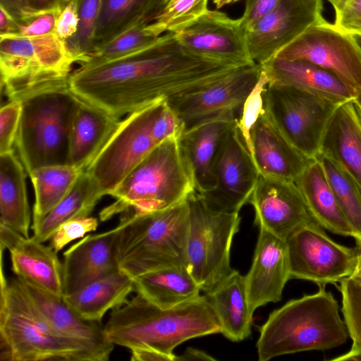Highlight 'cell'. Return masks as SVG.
<instances>
[{
	"mask_svg": "<svg viewBox=\"0 0 361 361\" xmlns=\"http://www.w3.org/2000/svg\"><path fill=\"white\" fill-rule=\"evenodd\" d=\"M185 49L173 32L153 44L106 63L80 66L69 87L81 100L120 118L161 100L218 80L241 67Z\"/></svg>",
	"mask_w": 361,
	"mask_h": 361,
	"instance_id": "obj_1",
	"label": "cell"
},
{
	"mask_svg": "<svg viewBox=\"0 0 361 361\" xmlns=\"http://www.w3.org/2000/svg\"><path fill=\"white\" fill-rule=\"evenodd\" d=\"M104 330L114 345L130 350L150 348L175 355L174 348L183 342L221 334V326L206 295L164 309L137 293L112 310Z\"/></svg>",
	"mask_w": 361,
	"mask_h": 361,
	"instance_id": "obj_2",
	"label": "cell"
},
{
	"mask_svg": "<svg viewBox=\"0 0 361 361\" xmlns=\"http://www.w3.org/2000/svg\"><path fill=\"white\" fill-rule=\"evenodd\" d=\"M348 336L337 300L319 286L317 293L289 300L270 313L259 327L258 359L330 349L345 343Z\"/></svg>",
	"mask_w": 361,
	"mask_h": 361,
	"instance_id": "obj_3",
	"label": "cell"
},
{
	"mask_svg": "<svg viewBox=\"0 0 361 361\" xmlns=\"http://www.w3.org/2000/svg\"><path fill=\"white\" fill-rule=\"evenodd\" d=\"M187 200L166 209L127 214L117 226L118 268L132 279L157 269L188 265Z\"/></svg>",
	"mask_w": 361,
	"mask_h": 361,
	"instance_id": "obj_4",
	"label": "cell"
},
{
	"mask_svg": "<svg viewBox=\"0 0 361 361\" xmlns=\"http://www.w3.org/2000/svg\"><path fill=\"white\" fill-rule=\"evenodd\" d=\"M1 268L0 360L92 361L78 343L49 323L18 283Z\"/></svg>",
	"mask_w": 361,
	"mask_h": 361,
	"instance_id": "obj_5",
	"label": "cell"
},
{
	"mask_svg": "<svg viewBox=\"0 0 361 361\" xmlns=\"http://www.w3.org/2000/svg\"><path fill=\"white\" fill-rule=\"evenodd\" d=\"M183 133V125L167 100L157 102L120 120L85 171L103 196L109 195L155 147Z\"/></svg>",
	"mask_w": 361,
	"mask_h": 361,
	"instance_id": "obj_6",
	"label": "cell"
},
{
	"mask_svg": "<svg viewBox=\"0 0 361 361\" xmlns=\"http://www.w3.org/2000/svg\"><path fill=\"white\" fill-rule=\"evenodd\" d=\"M20 101L15 148L27 173L42 166L68 164L71 128L82 101L68 82L44 88Z\"/></svg>",
	"mask_w": 361,
	"mask_h": 361,
	"instance_id": "obj_7",
	"label": "cell"
},
{
	"mask_svg": "<svg viewBox=\"0 0 361 361\" xmlns=\"http://www.w3.org/2000/svg\"><path fill=\"white\" fill-rule=\"evenodd\" d=\"M178 137L161 142L126 176L109 195L115 201L99 212L101 221L130 209L152 212L187 200L195 188Z\"/></svg>",
	"mask_w": 361,
	"mask_h": 361,
	"instance_id": "obj_8",
	"label": "cell"
},
{
	"mask_svg": "<svg viewBox=\"0 0 361 361\" xmlns=\"http://www.w3.org/2000/svg\"><path fill=\"white\" fill-rule=\"evenodd\" d=\"M74 63L65 41L55 33L0 37L1 87L9 101L68 82Z\"/></svg>",
	"mask_w": 361,
	"mask_h": 361,
	"instance_id": "obj_9",
	"label": "cell"
},
{
	"mask_svg": "<svg viewBox=\"0 0 361 361\" xmlns=\"http://www.w3.org/2000/svg\"><path fill=\"white\" fill-rule=\"evenodd\" d=\"M187 201L188 267L201 290L207 293L235 270L231 267L230 252L233 237L239 230L240 216L239 213L212 210L196 190Z\"/></svg>",
	"mask_w": 361,
	"mask_h": 361,
	"instance_id": "obj_10",
	"label": "cell"
},
{
	"mask_svg": "<svg viewBox=\"0 0 361 361\" xmlns=\"http://www.w3.org/2000/svg\"><path fill=\"white\" fill-rule=\"evenodd\" d=\"M264 104L281 133L310 159L319 153L326 130L338 106L305 91L276 83L268 84Z\"/></svg>",
	"mask_w": 361,
	"mask_h": 361,
	"instance_id": "obj_11",
	"label": "cell"
},
{
	"mask_svg": "<svg viewBox=\"0 0 361 361\" xmlns=\"http://www.w3.org/2000/svg\"><path fill=\"white\" fill-rule=\"evenodd\" d=\"M261 73L260 64L243 66L218 80L176 95L167 102L180 121L183 132L216 119H237Z\"/></svg>",
	"mask_w": 361,
	"mask_h": 361,
	"instance_id": "obj_12",
	"label": "cell"
},
{
	"mask_svg": "<svg viewBox=\"0 0 361 361\" xmlns=\"http://www.w3.org/2000/svg\"><path fill=\"white\" fill-rule=\"evenodd\" d=\"M275 57L317 65L337 76L356 97L361 93V47L355 36L325 19L308 27Z\"/></svg>",
	"mask_w": 361,
	"mask_h": 361,
	"instance_id": "obj_13",
	"label": "cell"
},
{
	"mask_svg": "<svg viewBox=\"0 0 361 361\" xmlns=\"http://www.w3.org/2000/svg\"><path fill=\"white\" fill-rule=\"evenodd\" d=\"M286 243L290 279L336 286L354 269L358 250L333 240L314 220L293 232Z\"/></svg>",
	"mask_w": 361,
	"mask_h": 361,
	"instance_id": "obj_14",
	"label": "cell"
},
{
	"mask_svg": "<svg viewBox=\"0 0 361 361\" xmlns=\"http://www.w3.org/2000/svg\"><path fill=\"white\" fill-rule=\"evenodd\" d=\"M213 172L214 188L199 194L213 211L239 213L243 206L248 202L259 173L240 137L236 125L217 152Z\"/></svg>",
	"mask_w": 361,
	"mask_h": 361,
	"instance_id": "obj_15",
	"label": "cell"
},
{
	"mask_svg": "<svg viewBox=\"0 0 361 361\" xmlns=\"http://www.w3.org/2000/svg\"><path fill=\"white\" fill-rule=\"evenodd\" d=\"M173 33L176 41L193 54L239 66L255 63L240 18H231L218 9H208Z\"/></svg>",
	"mask_w": 361,
	"mask_h": 361,
	"instance_id": "obj_16",
	"label": "cell"
},
{
	"mask_svg": "<svg viewBox=\"0 0 361 361\" xmlns=\"http://www.w3.org/2000/svg\"><path fill=\"white\" fill-rule=\"evenodd\" d=\"M323 0H281L247 32V44L252 61L263 64L308 27L324 20Z\"/></svg>",
	"mask_w": 361,
	"mask_h": 361,
	"instance_id": "obj_17",
	"label": "cell"
},
{
	"mask_svg": "<svg viewBox=\"0 0 361 361\" xmlns=\"http://www.w3.org/2000/svg\"><path fill=\"white\" fill-rule=\"evenodd\" d=\"M248 203L254 208L255 224L283 240L314 220L293 180L259 175Z\"/></svg>",
	"mask_w": 361,
	"mask_h": 361,
	"instance_id": "obj_18",
	"label": "cell"
},
{
	"mask_svg": "<svg viewBox=\"0 0 361 361\" xmlns=\"http://www.w3.org/2000/svg\"><path fill=\"white\" fill-rule=\"evenodd\" d=\"M17 281L34 305L53 328L63 336L80 344L92 361H107L114 348L100 322L80 317L63 296L42 290L18 278Z\"/></svg>",
	"mask_w": 361,
	"mask_h": 361,
	"instance_id": "obj_19",
	"label": "cell"
},
{
	"mask_svg": "<svg viewBox=\"0 0 361 361\" xmlns=\"http://www.w3.org/2000/svg\"><path fill=\"white\" fill-rule=\"evenodd\" d=\"M290 279L286 240L259 228L253 260L245 283L250 312L269 302L281 300L283 288Z\"/></svg>",
	"mask_w": 361,
	"mask_h": 361,
	"instance_id": "obj_20",
	"label": "cell"
},
{
	"mask_svg": "<svg viewBox=\"0 0 361 361\" xmlns=\"http://www.w3.org/2000/svg\"><path fill=\"white\" fill-rule=\"evenodd\" d=\"M1 247L10 255L17 278L42 290L63 296V264L57 252L34 236L25 237L0 226Z\"/></svg>",
	"mask_w": 361,
	"mask_h": 361,
	"instance_id": "obj_21",
	"label": "cell"
},
{
	"mask_svg": "<svg viewBox=\"0 0 361 361\" xmlns=\"http://www.w3.org/2000/svg\"><path fill=\"white\" fill-rule=\"evenodd\" d=\"M117 232L116 226L104 233L85 235L64 252L63 295L119 269L116 256Z\"/></svg>",
	"mask_w": 361,
	"mask_h": 361,
	"instance_id": "obj_22",
	"label": "cell"
},
{
	"mask_svg": "<svg viewBox=\"0 0 361 361\" xmlns=\"http://www.w3.org/2000/svg\"><path fill=\"white\" fill-rule=\"evenodd\" d=\"M252 159L259 175L295 181L312 159L298 151L262 113L251 133Z\"/></svg>",
	"mask_w": 361,
	"mask_h": 361,
	"instance_id": "obj_23",
	"label": "cell"
},
{
	"mask_svg": "<svg viewBox=\"0 0 361 361\" xmlns=\"http://www.w3.org/2000/svg\"><path fill=\"white\" fill-rule=\"evenodd\" d=\"M261 66L269 83L291 86L338 106L356 97L354 92L334 74L306 61L274 57Z\"/></svg>",
	"mask_w": 361,
	"mask_h": 361,
	"instance_id": "obj_24",
	"label": "cell"
},
{
	"mask_svg": "<svg viewBox=\"0 0 361 361\" xmlns=\"http://www.w3.org/2000/svg\"><path fill=\"white\" fill-rule=\"evenodd\" d=\"M236 120H213L179 136L180 147L198 193H204L214 188V160L223 141L235 126Z\"/></svg>",
	"mask_w": 361,
	"mask_h": 361,
	"instance_id": "obj_25",
	"label": "cell"
},
{
	"mask_svg": "<svg viewBox=\"0 0 361 361\" xmlns=\"http://www.w3.org/2000/svg\"><path fill=\"white\" fill-rule=\"evenodd\" d=\"M295 182L314 221L333 233L355 239V233L338 205L318 159H312Z\"/></svg>",
	"mask_w": 361,
	"mask_h": 361,
	"instance_id": "obj_26",
	"label": "cell"
},
{
	"mask_svg": "<svg viewBox=\"0 0 361 361\" xmlns=\"http://www.w3.org/2000/svg\"><path fill=\"white\" fill-rule=\"evenodd\" d=\"M319 153L339 164L361 188V124L353 101L337 107Z\"/></svg>",
	"mask_w": 361,
	"mask_h": 361,
	"instance_id": "obj_27",
	"label": "cell"
},
{
	"mask_svg": "<svg viewBox=\"0 0 361 361\" xmlns=\"http://www.w3.org/2000/svg\"><path fill=\"white\" fill-rule=\"evenodd\" d=\"M119 121L104 109L82 100L71 128L68 164L85 171Z\"/></svg>",
	"mask_w": 361,
	"mask_h": 361,
	"instance_id": "obj_28",
	"label": "cell"
},
{
	"mask_svg": "<svg viewBox=\"0 0 361 361\" xmlns=\"http://www.w3.org/2000/svg\"><path fill=\"white\" fill-rule=\"evenodd\" d=\"M133 292V279L118 269L63 298L82 318L101 323L109 310L127 303Z\"/></svg>",
	"mask_w": 361,
	"mask_h": 361,
	"instance_id": "obj_29",
	"label": "cell"
},
{
	"mask_svg": "<svg viewBox=\"0 0 361 361\" xmlns=\"http://www.w3.org/2000/svg\"><path fill=\"white\" fill-rule=\"evenodd\" d=\"M205 295L218 317L221 334L233 342L250 335L253 314L248 307L245 276L234 270Z\"/></svg>",
	"mask_w": 361,
	"mask_h": 361,
	"instance_id": "obj_30",
	"label": "cell"
},
{
	"mask_svg": "<svg viewBox=\"0 0 361 361\" xmlns=\"http://www.w3.org/2000/svg\"><path fill=\"white\" fill-rule=\"evenodd\" d=\"M26 171L14 150L0 154V226L29 237Z\"/></svg>",
	"mask_w": 361,
	"mask_h": 361,
	"instance_id": "obj_31",
	"label": "cell"
},
{
	"mask_svg": "<svg viewBox=\"0 0 361 361\" xmlns=\"http://www.w3.org/2000/svg\"><path fill=\"white\" fill-rule=\"evenodd\" d=\"M133 280L137 293L164 309L174 307L201 295V289L188 265L157 269Z\"/></svg>",
	"mask_w": 361,
	"mask_h": 361,
	"instance_id": "obj_32",
	"label": "cell"
},
{
	"mask_svg": "<svg viewBox=\"0 0 361 361\" xmlns=\"http://www.w3.org/2000/svg\"><path fill=\"white\" fill-rule=\"evenodd\" d=\"M102 197L95 180L83 171L70 192L37 225L31 227L33 236L42 243L50 240L64 222L88 216Z\"/></svg>",
	"mask_w": 361,
	"mask_h": 361,
	"instance_id": "obj_33",
	"label": "cell"
},
{
	"mask_svg": "<svg viewBox=\"0 0 361 361\" xmlns=\"http://www.w3.org/2000/svg\"><path fill=\"white\" fill-rule=\"evenodd\" d=\"M162 2L163 0H102L93 51L136 24H149Z\"/></svg>",
	"mask_w": 361,
	"mask_h": 361,
	"instance_id": "obj_34",
	"label": "cell"
},
{
	"mask_svg": "<svg viewBox=\"0 0 361 361\" xmlns=\"http://www.w3.org/2000/svg\"><path fill=\"white\" fill-rule=\"evenodd\" d=\"M82 171L70 164L51 165L36 169L29 175L35 195L32 226L70 192Z\"/></svg>",
	"mask_w": 361,
	"mask_h": 361,
	"instance_id": "obj_35",
	"label": "cell"
},
{
	"mask_svg": "<svg viewBox=\"0 0 361 361\" xmlns=\"http://www.w3.org/2000/svg\"><path fill=\"white\" fill-rule=\"evenodd\" d=\"M322 163L338 205L355 235L356 249L361 250V188L339 164L323 154Z\"/></svg>",
	"mask_w": 361,
	"mask_h": 361,
	"instance_id": "obj_36",
	"label": "cell"
},
{
	"mask_svg": "<svg viewBox=\"0 0 361 361\" xmlns=\"http://www.w3.org/2000/svg\"><path fill=\"white\" fill-rule=\"evenodd\" d=\"M209 0H163L147 30L155 37L173 32L208 11Z\"/></svg>",
	"mask_w": 361,
	"mask_h": 361,
	"instance_id": "obj_37",
	"label": "cell"
},
{
	"mask_svg": "<svg viewBox=\"0 0 361 361\" xmlns=\"http://www.w3.org/2000/svg\"><path fill=\"white\" fill-rule=\"evenodd\" d=\"M147 25L140 23L118 35L96 49L80 66L97 65L118 59L153 44L160 36L150 34L146 29Z\"/></svg>",
	"mask_w": 361,
	"mask_h": 361,
	"instance_id": "obj_38",
	"label": "cell"
},
{
	"mask_svg": "<svg viewBox=\"0 0 361 361\" xmlns=\"http://www.w3.org/2000/svg\"><path fill=\"white\" fill-rule=\"evenodd\" d=\"M337 286L342 296L341 312L352 346L348 352L332 360L361 361V284L348 277Z\"/></svg>",
	"mask_w": 361,
	"mask_h": 361,
	"instance_id": "obj_39",
	"label": "cell"
},
{
	"mask_svg": "<svg viewBox=\"0 0 361 361\" xmlns=\"http://www.w3.org/2000/svg\"><path fill=\"white\" fill-rule=\"evenodd\" d=\"M78 26L75 35L66 42L76 62L82 64L94 50L96 28L102 0H77Z\"/></svg>",
	"mask_w": 361,
	"mask_h": 361,
	"instance_id": "obj_40",
	"label": "cell"
},
{
	"mask_svg": "<svg viewBox=\"0 0 361 361\" xmlns=\"http://www.w3.org/2000/svg\"><path fill=\"white\" fill-rule=\"evenodd\" d=\"M269 82V78L262 68L259 79L247 97L240 114L236 120L238 132L251 156L252 155L251 133L259 116L264 112V92Z\"/></svg>",
	"mask_w": 361,
	"mask_h": 361,
	"instance_id": "obj_41",
	"label": "cell"
},
{
	"mask_svg": "<svg viewBox=\"0 0 361 361\" xmlns=\"http://www.w3.org/2000/svg\"><path fill=\"white\" fill-rule=\"evenodd\" d=\"M98 219L92 216L78 217L62 224L51 238V246L58 253L75 239L97 230Z\"/></svg>",
	"mask_w": 361,
	"mask_h": 361,
	"instance_id": "obj_42",
	"label": "cell"
},
{
	"mask_svg": "<svg viewBox=\"0 0 361 361\" xmlns=\"http://www.w3.org/2000/svg\"><path fill=\"white\" fill-rule=\"evenodd\" d=\"M22 112V103L11 100L0 109V154L14 150Z\"/></svg>",
	"mask_w": 361,
	"mask_h": 361,
	"instance_id": "obj_43",
	"label": "cell"
},
{
	"mask_svg": "<svg viewBox=\"0 0 361 361\" xmlns=\"http://www.w3.org/2000/svg\"><path fill=\"white\" fill-rule=\"evenodd\" d=\"M61 11L30 13L18 22V32L15 37H37L55 33L57 17Z\"/></svg>",
	"mask_w": 361,
	"mask_h": 361,
	"instance_id": "obj_44",
	"label": "cell"
},
{
	"mask_svg": "<svg viewBox=\"0 0 361 361\" xmlns=\"http://www.w3.org/2000/svg\"><path fill=\"white\" fill-rule=\"evenodd\" d=\"M333 7L334 25L344 32L361 37V0H338Z\"/></svg>",
	"mask_w": 361,
	"mask_h": 361,
	"instance_id": "obj_45",
	"label": "cell"
},
{
	"mask_svg": "<svg viewBox=\"0 0 361 361\" xmlns=\"http://www.w3.org/2000/svg\"><path fill=\"white\" fill-rule=\"evenodd\" d=\"M78 13L77 0H71L60 11L56 23L55 34L66 42L78 30Z\"/></svg>",
	"mask_w": 361,
	"mask_h": 361,
	"instance_id": "obj_46",
	"label": "cell"
},
{
	"mask_svg": "<svg viewBox=\"0 0 361 361\" xmlns=\"http://www.w3.org/2000/svg\"><path fill=\"white\" fill-rule=\"evenodd\" d=\"M281 0H246L241 22L247 32L260 19L270 13Z\"/></svg>",
	"mask_w": 361,
	"mask_h": 361,
	"instance_id": "obj_47",
	"label": "cell"
},
{
	"mask_svg": "<svg viewBox=\"0 0 361 361\" xmlns=\"http://www.w3.org/2000/svg\"><path fill=\"white\" fill-rule=\"evenodd\" d=\"M130 351L132 361H178L177 355H170L154 349L136 348Z\"/></svg>",
	"mask_w": 361,
	"mask_h": 361,
	"instance_id": "obj_48",
	"label": "cell"
},
{
	"mask_svg": "<svg viewBox=\"0 0 361 361\" xmlns=\"http://www.w3.org/2000/svg\"><path fill=\"white\" fill-rule=\"evenodd\" d=\"M0 7L3 8L17 21L32 13L27 0H0Z\"/></svg>",
	"mask_w": 361,
	"mask_h": 361,
	"instance_id": "obj_49",
	"label": "cell"
},
{
	"mask_svg": "<svg viewBox=\"0 0 361 361\" xmlns=\"http://www.w3.org/2000/svg\"><path fill=\"white\" fill-rule=\"evenodd\" d=\"M71 0H27L32 13L61 11Z\"/></svg>",
	"mask_w": 361,
	"mask_h": 361,
	"instance_id": "obj_50",
	"label": "cell"
},
{
	"mask_svg": "<svg viewBox=\"0 0 361 361\" xmlns=\"http://www.w3.org/2000/svg\"><path fill=\"white\" fill-rule=\"evenodd\" d=\"M18 32L17 20L0 7V37L16 36Z\"/></svg>",
	"mask_w": 361,
	"mask_h": 361,
	"instance_id": "obj_51",
	"label": "cell"
},
{
	"mask_svg": "<svg viewBox=\"0 0 361 361\" xmlns=\"http://www.w3.org/2000/svg\"><path fill=\"white\" fill-rule=\"evenodd\" d=\"M215 360V358L208 355L205 352L193 348H187L181 355L178 356V361Z\"/></svg>",
	"mask_w": 361,
	"mask_h": 361,
	"instance_id": "obj_52",
	"label": "cell"
},
{
	"mask_svg": "<svg viewBox=\"0 0 361 361\" xmlns=\"http://www.w3.org/2000/svg\"><path fill=\"white\" fill-rule=\"evenodd\" d=\"M349 278L361 284V250L358 251L354 269Z\"/></svg>",
	"mask_w": 361,
	"mask_h": 361,
	"instance_id": "obj_53",
	"label": "cell"
},
{
	"mask_svg": "<svg viewBox=\"0 0 361 361\" xmlns=\"http://www.w3.org/2000/svg\"><path fill=\"white\" fill-rule=\"evenodd\" d=\"M239 1L241 0H213V4L216 9H220L226 5L234 4Z\"/></svg>",
	"mask_w": 361,
	"mask_h": 361,
	"instance_id": "obj_54",
	"label": "cell"
},
{
	"mask_svg": "<svg viewBox=\"0 0 361 361\" xmlns=\"http://www.w3.org/2000/svg\"><path fill=\"white\" fill-rule=\"evenodd\" d=\"M355 37L357 40L358 44H360V46L361 47V37ZM353 101L361 106V93L359 94Z\"/></svg>",
	"mask_w": 361,
	"mask_h": 361,
	"instance_id": "obj_55",
	"label": "cell"
},
{
	"mask_svg": "<svg viewBox=\"0 0 361 361\" xmlns=\"http://www.w3.org/2000/svg\"><path fill=\"white\" fill-rule=\"evenodd\" d=\"M353 102V104H354V106H355V109L356 111V113H357V117H358V119L360 122V124H361V106L360 105H358L356 102H355L354 101Z\"/></svg>",
	"mask_w": 361,
	"mask_h": 361,
	"instance_id": "obj_56",
	"label": "cell"
},
{
	"mask_svg": "<svg viewBox=\"0 0 361 361\" xmlns=\"http://www.w3.org/2000/svg\"><path fill=\"white\" fill-rule=\"evenodd\" d=\"M332 6L335 5L338 0H327Z\"/></svg>",
	"mask_w": 361,
	"mask_h": 361,
	"instance_id": "obj_57",
	"label": "cell"
}]
</instances>
